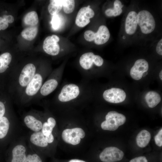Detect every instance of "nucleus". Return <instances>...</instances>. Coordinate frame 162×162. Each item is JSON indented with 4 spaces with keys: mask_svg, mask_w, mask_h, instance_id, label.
Listing matches in <instances>:
<instances>
[{
    "mask_svg": "<svg viewBox=\"0 0 162 162\" xmlns=\"http://www.w3.org/2000/svg\"><path fill=\"white\" fill-rule=\"evenodd\" d=\"M105 119L101 123L102 129L104 130L115 131L125 123L126 118L122 114L115 111H110L106 115Z\"/></svg>",
    "mask_w": 162,
    "mask_h": 162,
    "instance_id": "8",
    "label": "nucleus"
},
{
    "mask_svg": "<svg viewBox=\"0 0 162 162\" xmlns=\"http://www.w3.org/2000/svg\"><path fill=\"white\" fill-rule=\"evenodd\" d=\"M103 97L108 102L119 103L125 100L126 94L122 89L113 88L105 90L103 94Z\"/></svg>",
    "mask_w": 162,
    "mask_h": 162,
    "instance_id": "14",
    "label": "nucleus"
},
{
    "mask_svg": "<svg viewBox=\"0 0 162 162\" xmlns=\"http://www.w3.org/2000/svg\"><path fill=\"white\" fill-rule=\"evenodd\" d=\"M94 15V11L90 6L81 8L78 11L76 18V24L79 27H83L90 22V19Z\"/></svg>",
    "mask_w": 162,
    "mask_h": 162,
    "instance_id": "15",
    "label": "nucleus"
},
{
    "mask_svg": "<svg viewBox=\"0 0 162 162\" xmlns=\"http://www.w3.org/2000/svg\"><path fill=\"white\" fill-rule=\"evenodd\" d=\"M85 136V132L80 128L66 129L63 130L62 134L63 140L66 143L73 145L79 144L81 139L83 138Z\"/></svg>",
    "mask_w": 162,
    "mask_h": 162,
    "instance_id": "11",
    "label": "nucleus"
},
{
    "mask_svg": "<svg viewBox=\"0 0 162 162\" xmlns=\"http://www.w3.org/2000/svg\"><path fill=\"white\" fill-rule=\"evenodd\" d=\"M124 157V153L122 150L113 146L106 148L99 155L102 162H118L122 160Z\"/></svg>",
    "mask_w": 162,
    "mask_h": 162,
    "instance_id": "12",
    "label": "nucleus"
},
{
    "mask_svg": "<svg viewBox=\"0 0 162 162\" xmlns=\"http://www.w3.org/2000/svg\"><path fill=\"white\" fill-rule=\"evenodd\" d=\"M39 19L37 13L35 11H32L28 13L25 15L24 22L28 25L34 26L38 23Z\"/></svg>",
    "mask_w": 162,
    "mask_h": 162,
    "instance_id": "23",
    "label": "nucleus"
},
{
    "mask_svg": "<svg viewBox=\"0 0 162 162\" xmlns=\"http://www.w3.org/2000/svg\"><path fill=\"white\" fill-rule=\"evenodd\" d=\"M159 77L160 79L162 80V70H161V71L160 72L159 74Z\"/></svg>",
    "mask_w": 162,
    "mask_h": 162,
    "instance_id": "36",
    "label": "nucleus"
},
{
    "mask_svg": "<svg viewBox=\"0 0 162 162\" xmlns=\"http://www.w3.org/2000/svg\"><path fill=\"white\" fill-rule=\"evenodd\" d=\"M45 138L47 143L50 145L52 144L54 141V137L52 133L48 136H45Z\"/></svg>",
    "mask_w": 162,
    "mask_h": 162,
    "instance_id": "32",
    "label": "nucleus"
},
{
    "mask_svg": "<svg viewBox=\"0 0 162 162\" xmlns=\"http://www.w3.org/2000/svg\"><path fill=\"white\" fill-rule=\"evenodd\" d=\"M123 39H124L125 38V37L123 36Z\"/></svg>",
    "mask_w": 162,
    "mask_h": 162,
    "instance_id": "37",
    "label": "nucleus"
},
{
    "mask_svg": "<svg viewBox=\"0 0 162 162\" xmlns=\"http://www.w3.org/2000/svg\"><path fill=\"white\" fill-rule=\"evenodd\" d=\"M68 162H86L84 160L77 159H73L70 160Z\"/></svg>",
    "mask_w": 162,
    "mask_h": 162,
    "instance_id": "35",
    "label": "nucleus"
},
{
    "mask_svg": "<svg viewBox=\"0 0 162 162\" xmlns=\"http://www.w3.org/2000/svg\"><path fill=\"white\" fill-rule=\"evenodd\" d=\"M110 34L108 28L104 25L100 26L97 32L90 30L86 31L84 34L85 39L89 42L94 40L97 45H101L106 43L109 40Z\"/></svg>",
    "mask_w": 162,
    "mask_h": 162,
    "instance_id": "9",
    "label": "nucleus"
},
{
    "mask_svg": "<svg viewBox=\"0 0 162 162\" xmlns=\"http://www.w3.org/2000/svg\"><path fill=\"white\" fill-rule=\"evenodd\" d=\"M145 99L149 107L153 108L156 106L161 100L160 94L154 91H149L145 96Z\"/></svg>",
    "mask_w": 162,
    "mask_h": 162,
    "instance_id": "20",
    "label": "nucleus"
},
{
    "mask_svg": "<svg viewBox=\"0 0 162 162\" xmlns=\"http://www.w3.org/2000/svg\"><path fill=\"white\" fill-rule=\"evenodd\" d=\"M62 0H50L48 9L50 14L53 16L57 14L62 9Z\"/></svg>",
    "mask_w": 162,
    "mask_h": 162,
    "instance_id": "21",
    "label": "nucleus"
},
{
    "mask_svg": "<svg viewBox=\"0 0 162 162\" xmlns=\"http://www.w3.org/2000/svg\"><path fill=\"white\" fill-rule=\"evenodd\" d=\"M44 113V120L41 131L44 135L46 136L52 134L56 125V121L48 109H45Z\"/></svg>",
    "mask_w": 162,
    "mask_h": 162,
    "instance_id": "17",
    "label": "nucleus"
},
{
    "mask_svg": "<svg viewBox=\"0 0 162 162\" xmlns=\"http://www.w3.org/2000/svg\"><path fill=\"white\" fill-rule=\"evenodd\" d=\"M59 40L58 37L54 34L46 37L44 41L43 45L44 52L52 56H57L60 51V46L58 43Z\"/></svg>",
    "mask_w": 162,
    "mask_h": 162,
    "instance_id": "13",
    "label": "nucleus"
},
{
    "mask_svg": "<svg viewBox=\"0 0 162 162\" xmlns=\"http://www.w3.org/2000/svg\"><path fill=\"white\" fill-rule=\"evenodd\" d=\"M52 71L50 68L43 66L40 67L24 90L17 104L26 106L32 103L43 83Z\"/></svg>",
    "mask_w": 162,
    "mask_h": 162,
    "instance_id": "3",
    "label": "nucleus"
},
{
    "mask_svg": "<svg viewBox=\"0 0 162 162\" xmlns=\"http://www.w3.org/2000/svg\"><path fill=\"white\" fill-rule=\"evenodd\" d=\"M24 162H43L40 156L34 152L28 144V152Z\"/></svg>",
    "mask_w": 162,
    "mask_h": 162,
    "instance_id": "24",
    "label": "nucleus"
},
{
    "mask_svg": "<svg viewBox=\"0 0 162 162\" xmlns=\"http://www.w3.org/2000/svg\"><path fill=\"white\" fill-rule=\"evenodd\" d=\"M26 136L28 144L34 152L40 156L50 145L41 130L37 132L31 131Z\"/></svg>",
    "mask_w": 162,
    "mask_h": 162,
    "instance_id": "7",
    "label": "nucleus"
},
{
    "mask_svg": "<svg viewBox=\"0 0 162 162\" xmlns=\"http://www.w3.org/2000/svg\"><path fill=\"white\" fill-rule=\"evenodd\" d=\"M52 28L55 30L58 29L62 24L61 19L58 14L53 15L51 21Z\"/></svg>",
    "mask_w": 162,
    "mask_h": 162,
    "instance_id": "27",
    "label": "nucleus"
},
{
    "mask_svg": "<svg viewBox=\"0 0 162 162\" xmlns=\"http://www.w3.org/2000/svg\"><path fill=\"white\" fill-rule=\"evenodd\" d=\"M129 162H149V160L146 156H141L134 158Z\"/></svg>",
    "mask_w": 162,
    "mask_h": 162,
    "instance_id": "30",
    "label": "nucleus"
},
{
    "mask_svg": "<svg viewBox=\"0 0 162 162\" xmlns=\"http://www.w3.org/2000/svg\"><path fill=\"white\" fill-rule=\"evenodd\" d=\"M137 22L142 32L145 34L151 33L155 28V22L154 17L146 10H141L137 14Z\"/></svg>",
    "mask_w": 162,
    "mask_h": 162,
    "instance_id": "10",
    "label": "nucleus"
},
{
    "mask_svg": "<svg viewBox=\"0 0 162 162\" xmlns=\"http://www.w3.org/2000/svg\"><path fill=\"white\" fill-rule=\"evenodd\" d=\"M89 81L84 80L79 83L63 84L53 97L52 103L57 105L89 100L90 98Z\"/></svg>",
    "mask_w": 162,
    "mask_h": 162,
    "instance_id": "2",
    "label": "nucleus"
},
{
    "mask_svg": "<svg viewBox=\"0 0 162 162\" xmlns=\"http://www.w3.org/2000/svg\"><path fill=\"white\" fill-rule=\"evenodd\" d=\"M0 162H1L0 161Z\"/></svg>",
    "mask_w": 162,
    "mask_h": 162,
    "instance_id": "38",
    "label": "nucleus"
},
{
    "mask_svg": "<svg viewBox=\"0 0 162 162\" xmlns=\"http://www.w3.org/2000/svg\"><path fill=\"white\" fill-rule=\"evenodd\" d=\"M38 29L36 27L31 26L26 28L21 33L22 37L26 40L31 41L36 36Z\"/></svg>",
    "mask_w": 162,
    "mask_h": 162,
    "instance_id": "22",
    "label": "nucleus"
},
{
    "mask_svg": "<svg viewBox=\"0 0 162 162\" xmlns=\"http://www.w3.org/2000/svg\"><path fill=\"white\" fill-rule=\"evenodd\" d=\"M147 62L143 59L137 60L131 68L130 74L131 77L135 80H139L142 77L143 74L148 69Z\"/></svg>",
    "mask_w": 162,
    "mask_h": 162,
    "instance_id": "16",
    "label": "nucleus"
},
{
    "mask_svg": "<svg viewBox=\"0 0 162 162\" xmlns=\"http://www.w3.org/2000/svg\"><path fill=\"white\" fill-rule=\"evenodd\" d=\"M38 68L34 63L30 62L21 67L14 68L8 78L4 88L13 102L17 104L24 90Z\"/></svg>",
    "mask_w": 162,
    "mask_h": 162,
    "instance_id": "1",
    "label": "nucleus"
},
{
    "mask_svg": "<svg viewBox=\"0 0 162 162\" xmlns=\"http://www.w3.org/2000/svg\"><path fill=\"white\" fill-rule=\"evenodd\" d=\"M123 6L120 1L115 0L114 3V8L112 9L113 16H116L120 15L122 12V8Z\"/></svg>",
    "mask_w": 162,
    "mask_h": 162,
    "instance_id": "26",
    "label": "nucleus"
},
{
    "mask_svg": "<svg viewBox=\"0 0 162 162\" xmlns=\"http://www.w3.org/2000/svg\"><path fill=\"white\" fill-rule=\"evenodd\" d=\"M26 136L21 135L10 143L5 155V162H24L28 152Z\"/></svg>",
    "mask_w": 162,
    "mask_h": 162,
    "instance_id": "4",
    "label": "nucleus"
},
{
    "mask_svg": "<svg viewBox=\"0 0 162 162\" xmlns=\"http://www.w3.org/2000/svg\"><path fill=\"white\" fill-rule=\"evenodd\" d=\"M105 14L107 16L111 17L113 16V11L112 8H109L106 10Z\"/></svg>",
    "mask_w": 162,
    "mask_h": 162,
    "instance_id": "34",
    "label": "nucleus"
},
{
    "mask_svg": "<svg viewBox=\"0 0 162 162\" xmlns=\"http://www.w3.org/2000/svg\"><path fill=\"white\" fill-rule=\"evenodd\" d=\"M154 141L156 144L158 146H162V129L159 130L157 134L155 136Z\"/></svg>",
    "mask_w": 162,
    "mask_h": 162,
    "instance_id": "28",
    "label": "nucleus"
},
{
    "mask_svg": "<svg viewBox=\"0 0 162 162\" xmlns=\"http://www.w3.org/2000/svg\"><path fill=\"white\" fill-rule=\"evenodd\" d=\"M8 26L9 24L4 16H0V31L6 29Z\"/></svg>",
    "mask_w": 162,
    "mask_h": 162,
    "instance_id": "29",
    "label": "nucleus"
},
{
    "mask_svg": "<svg viewBox=\"0 0 162 162\" xmlns=\"http://www.w3.org/2000/svg\"><path fill=\"white\" fill-rule=\"evenodd\" d=\"M8 23H12L14 21V17L11 15H3Z\"/></svg>",
    "mask_w": 162,
    "mask_h": 162,
    "instance_id": "33",
    "label": "nucleus"
},
{
    "mask_svg": "<svg viewBox=\"0 0 162 162\" xmlns=\"http://www.w3.org/2000/svg\"><path fill=\"white\" fill-rule=\"evenodd\" d=\"M23 124L33 132L40 131L44 120V112L32 109L24 113L22 116Z\"/></svg>",
    "mask_w": 162,
    "mask_h": 162,
    "instance_id": "6",
    "label": "nucleus"
},
{
    "mask_svg": "<svg viewBox=\"0 0 162 162\" xmlns=\"http://www.w3.org/2000/svg\"><path fill=\"white\" fill-rule=\"evenodd\" d=\"M151 137L150 133L148 130H141L136 137L137 145L140 148L146 147L150 142Z\"/></svg>",
    "mask_w": 162,
    "mask_h": 162,
    "instance_id": "19",
    "label": "nucleus"
},
{
    "mask_svg": "<svg viewBox=\"0 0 162 162\" xmlns=\"http://www.w3.org/2000/svg\"><path fill=\"white\" fill-rule=\"evenodd\" d=\"M162 39H161L157 45L156 50L157 52L159 55H162Z\"/></svg>",
    "mask_w": 162,
    "mask_h": 162,
    "instance_id": "31",
    "label": "nucleus"
},
{
    "mask_svg": "<svg viewBox=\"0 0 162 162\" xmlns=\"http://www.w3.org/2000/svg\"><path fill=\"white\" fill-rule=\"evenodd\" d=\"M62 67L52 71L45 81L32 102H37L53 92L59 85L63 74Z\"/></svg>",
    "mask_w": 162,
    "mask_h": 162,
    "instance_id": "5",
    "label": "nucleus"
},
{
    "mask_svg": "<svg viewBox=\"0 0 162 162\" xmlns=\"http://www.w3.org/2000/svg\"><path fill=\"white\" fill-rule=\"evenodd\" d=\"M75 1L73 0H62V5L64 13L70 14L74 11L75 8Z\"/></svg>",
    "mask_w": 162,
    "mask_h": 162,
    "instance_id": "25",
    "label": "nucleus"
},
{
    "mask_svg": "<svg viewBox=\"0 0 162 162\" xmlns=\"http://www.w3.org/2000/svg\"><path fill=\"white\" fill-rule=\"evenodd\" d=\"M137 14L134 11H131L128 14L125 22L126 33L129 34H134L136 32L137 25Z\"/></svg>",
    "mask_w": 162,
    "mask_h": 162,
    "instance_id": "18",
    "label": "nucleus"
}]
</instances>
